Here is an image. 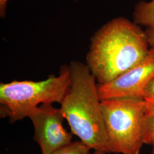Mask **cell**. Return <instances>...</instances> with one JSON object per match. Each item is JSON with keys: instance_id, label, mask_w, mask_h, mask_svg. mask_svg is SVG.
I'll return each instance as SVG.
<instances>
[{"instance_id": "1", "label": "cell", "mask_w": 154, "mask_h": 154, "mask_svg": "<svg viewBox=\"0 0 154 154\" xmlns=\"http://www.w3.org/2000/svg\"><path fill=\"white\" fill-rule=\"evenodd\" d=\"M150 49L139 25L125 18L108 22L91 39L87 65L98 85H105L137 65Z\"/></svg>"}, {"instance_id": "2", "label": "cell", "mask_w": 154, "mask_h": 154, "mask_svg": "<svg viewBox=\"0 0 154 154\" xmlns=\"http://www.w3.org/2000/svg\"><path fill=\"white\" fill-rule=\"evenodd\" d=\"M71 82L60 109L72 135L91 149L109 153L98 84L87 65L72 61Z\"/></svg>"}, {"instance_id": "3", "label": "cell", "mask_w": 154, "mask_h": 154, "mask_svg": "<svg viewBox=\"0 0 154 154\" xmlns=\"http://www.w3.org/2000/svg\"><path fill=\"white\" fill-rule=\"evenodd\" d=\"M71 82L69 67L63 66L58 76L41 81H13L0 83V116L11 123L28 118L39 105L61 104Z\"/></svg>"}, {"instance_id": "4", "label": "cell", "mask_w": 154, "mask_h": 154, "mask_svg": "<svg viewBox=\"0 0 154 154\" xmlns=\"http://www.w3.org/2000/svg\"><path fill=\"white\" fill-rule=\"evenodd\" d=\"M102 111L109 153L139 154L143 142L142 119L146 110L142 99L102 100Z\"/></svg>"}, {"instance_id": "5", "label": "cell", "mask_w": 154, "mask_h": 154, "mask_svg": "<svg viewBox=\"0 0 154 154\" xmlns=\"http://www.w3.org/2000/svg\"><path fill=\"white\" fill-rule=\"evenodd\" d=\"M34 128V140L42 154H51L72 142V134L63 126L65 119L60 108L51 103L39 105L28 117Z\"/></svg>"}, {"instance_id": "6", "label": "cell", "mask_w": 154, "mask_h": 154, "mask_svg": "<svg viewBox=\"0 0 154 154\" xmlns=\"http://www.w3.org/2000/svg\"><path fill=\"white\" fill-rule=\"evenodd\" d=\"M154 78V48H151L147 55L137 65L110 82L98 85L99 98L101 100L142 99L144 89Z\"/></svg>"}, {"instance_id": "7", "label": "cell", "mask_w": 154, "mask_h": 154, "mask_svg": "<svg viewBox=\"0 0 154 154\" xmlns=\"http://www.w3.org/2000/svg\"><path fill=\"white\" fill-rule=\"evenodd\" d=\"M134 21L146 28L144 30L150 48H154V0L140 1L135 5L133 13Z\"/></svg>"}, {"instance_id": "8", "label": "cell", "mask_w": 154, "mask_h": 154, "mask_svg": "<svg viewBox=\"0 0 154 154\" xmlns=\"http://www.w3.org/2000/svg\"><path fill=\"white\" fill-rule=\"evenodd\" d=\"M142 134L144 144H154V109H147L142 119Z\"/></svg>"}, {"instance_id": "9", "label": "cell", "mask_w": 154, "mask_h": 154, "mask_svg": "<svg viewBox=\"0 0 154 154\" xmlns=\"http://www.w3.org/2000/svg\"><path fill=\"white\" fill-rule=\"evenodd\" d=\"M91 149L79 141L72 142L51 154H90Z\"/></svg>"}, {"instance_id": "10", "label": "cell", "mask_w": 154, "mask_h": 154, "mask_svg": "<svg viewBox=\"0 0 154 154\" xmlns=\"http://www.w3.org/2000/svg\"><path fill=\"white\" fill-rule=\"evenodd\" d=\"M142 99L147 109H154V78L144 89Z\"/></svg>"}, {"instance_id": "11", "label": "cell", "mask_w": 154, "mask_h": 154, "mask_svg": "<svg viewBox=\"0 0 154 154\" xmlns=\"http://www.w3.org/2000/svg\"><path fill=\"white\" fill-rule=\"evenodd\" d=\"M9 0H0V15L1 18H4L6 14V4Z\"/></svg>"}, {"instance_id": "12", "label": "cell", "mask_w": 154, "mask_h": 154, "mask_svg": "<svg viewBox=\"0 0 154 154\" xmlns=\"http://www.w3.org/2000/svg\"><path fill=\"white\" fill-rule=\"evenodd\" d=\"M107 153H106L105 152H103V151H94L93 153L92 154H106Z\"/></svg>"}, {"instance_id": "13", "label": "cell", "mask_w": 154, "mask_h": 154, "mask_svg": "<svg viewBox=\"0 0 154 154\" xmlns=\"http://www.w3.org/2000/svg\"><path fill=\"white\" fill-rule=\"evenodd\" d=\"M152 146V150H151V154H154V144Z\"/></svg>"}]
</instances>
